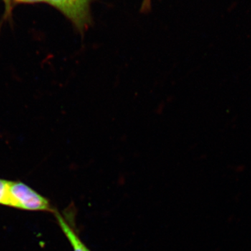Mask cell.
Returning a JSON list of instances; mask_svg holds the SVG:
<instances>
[{
  "instance_id": "1",
  "label": "cell",
  "mask_w": 251,
  "mask_h": 251,
  "mask_svg": "<svg viewBox=\"0 0 251 251\" xmlns=\"http://www.w3.org/2000/svg\"><path fill=\"white\" fill-rule=\"evenodd\" d=\"M0 204L25 211H55L47 198L27 184L2 179H0Z\"/></svg>"
},
{
  "instance_id": "4",
  "label": "cell",
  "mask_w": 251,
  "mask_h": 251,
  "mask_svg": "<svg viewBox=\"0 0 251 251\" xmlns=\"http://www.w3.org/2000/svg\"><path fill=\"white\" fill-rule=\"evenodd\" d=\"M39 2H47V0H13L14 4H34Z\"/></svg>"
},
{
  "instance_id": "5",
  "label": "cell",
  "mask_w": 251,
  "mask_h": 251,
  "mask_svg": "<svg viewBox=\"0 0 251 251\" xmlns=\"http://www.w3.org/2000/svg\"><path fill=\"white\" fill-rule=\"evenodd\" d=\"M151 0H143V4H142L141 11H148L151 8Z\"/></svg>"
},
{
  "instance_id": "2",
  "label": "cell",
  "mask_w": 251,
  "mask_h": 251,
  "mask_svg": "<svg viewBox=\"0 0 251 251\" xmlns=\"http://www.w3.org/2000/svg\"><path fill=\"white\" fill-rule=\"evenodd\" d=\"M93 0H47L74 25L80 34H84L92 23L91 5Z\"/></svg>"
},
{
  "instance_id": "3",
  "label": "cell",
  "mask_w": 251,
  "mask_h": 251,
  "mask_svg": "<svg viewBox=\"0 0 251 251\" xmlns=\"http://www.w3.org/2000/svg\"><path fill=\"white\" fill-rule=\"evenodd\" d=\"M54 214L59 227L72 245L73 250L74 251H91L81 241L75 230L73 229L72 226L64 219V217L59 214L58 211H54Z\"/></svg>"
},
{
  "instance_id": "6",
  "label": "cell",
  "mask_w": 251,
  "mask_h": 251,
  "mask_svg": "<svg viewBox=\"0 0 251 251\" xmlns=\"http://www.w3.org/2000/svg\"><path fill=\"white\" fill-rule=\"evenodd\" d=\"M5 4H6V7H9L11 6V4L13 3V0H4Z\"/></svg>"
}]
</instances>
